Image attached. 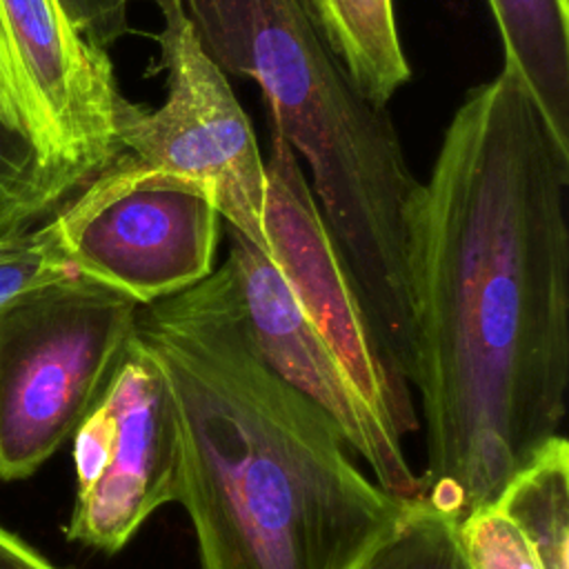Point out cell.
<instances>
[{"instance_id":"cell-1","label":"cell","mask_w":569,"mask_h":569,"mask_svg":"<svg viewBox=\"0 0 569 569\" xmlns=\"http://www.w3.org/2000/svg\"><path fill=\"white\" fill-rule=\"evenodd\" d=\"M569 147L500 69L467 91L405 211L420 500L462 520L556 436L569 389Z\"/></svg>"},{"instance_id":"cell-2","label":"cell","mask_w":569,"mask_h":569,"mask_svg":"<svg viewBox=\"0 0 569 569\" xmlns=\"http://www.w3.org/2000/svg\"><path fill=\"white\" fill-rule=\"evenodd\" d=\"M180 411L182 493L202 569H353L409 500L351 460L331 420L253 351L224 260L138 309Z\"/></svg>"},{"instance_id":"cell-3","label":"cell","mask_w":569,"mask_h":569,"mask_svg":"<svg viewBox=\"0 0 569 569\" xmlns=\"http://www.w3.org/2000/svg\"><path fill=\"white\" fill-rule=\"evenodd\" d=\"M180 2L211 60L260 87L271 129L305 158L327 229L407 376L405 211L418 180L387 109L356 89L302 0Z\"/></svg>"},{"instance_id":"cell-4","label":"cell","mask_w":569,"mask_h":569,"mask_svg":"<svg viewBox=\"0 0 569 569\" xmlns=\"http://www.w3.org/2000/svg\"><path fill=\"white\" fill-rule=\"evenodd\" d=\"M140 305L76 271L0 307V480L36 473L100 400Z\"/></svg>"},{"instance_id":"cell-5","label":"cell","mask_w":569,"mask_h":569,"mask_svg":"<svg viewBox=\"0 0 569 569\" xmlns=\"http://www.w3.org/2000/svg\"><path fill=\"white\" fill-rule=\"evenodd\" d=\"M164 69L158 109L124 102L118 144L156 173L198 187L229 229L269 256L264 236L267 171L253 129L227 76L202 49L180 0H151Z\"/></svg>"},{"instance_id":"cell-6","label":"cell","mask_w":569,"mask_h":569,"mask_svg":"<svg viewBox=\"0 0 569 569\" xmlns=\"http://www.w3.org/2000/svg\"><path fill=\"white\" fill-rule=\"evenodd\" d=\"M71 271L140 307L213 273L220 213L193 184L120 151L51 216Z\"/></svg>"},{"instance_id":"cell-7","label":"cell","mask_w":569,"mask_h":569,"mask_svg":"<svg viewBox=\"0 0 569 569\" xmlns=\"http://www.w3.org/2000/svg\"><path fill=\"white\" fill-rule=\"evenodd\" d=\"M76 502L67 538L102 553L182 493V427L171 382L136 336L73 433Z\"/></svg>"},{"instance_id":"cell-8","label":"cell","mask_w":569,"mask_h":569,"mask_svg":"<svg viewBox=\"0 0 569 569\" xmlns=\"http://www.w3.org/2000/svg\"><path fill=\"white\" fill-rule=\"evenodd\" d=\"M264 198L269 258L291 287L349 385L398 438L418 427L409 382L382 342L313 191L287 140L271 129Z\"/></svg>"},{"instance_id":"cell-9","label":"cell","mask_w":569,"mask_h":569,"mask_svg":"<svg viewBox=\"0 0 569 569\" xmlns=\"http://www.w3.org/2000/svg\"><path fill=\"white\" fill-rule=\"evenodd\" d=\"M229 233L227 262L256 356L331 420L349 451L371 467L373 480L385 491L402 500H420V478L405 456L402 438L358 398L271 258L242 233L233 229Z\"/></svg>"},{"instance_id":"cell-10","label":"cell","mask_w":569,"mask_h":569,"mask_svg":"<svg viewBox=\"0 0 569 569\" xmlns=\"http://www.w3.org/2000/svg\"><path fill=\"white\" fill-rule=\"evenodd\" d=\"M0 18L67 160L91 180L122 151L118 118L127 98L107 51L76 31L58 0H0Z\"/></svg>"},{"instance_id":"cell-11","label":"cell","mask_w":569,"mask_h":569,"mask_svg":"<svg viewBox=\"0 0 569 569\" xmlns=\"http://www.w3.org/2000/svg\"><path fill=\"white\" fill-rule=\"evenodd\" d=\"M87 180L38 107L0 18V229L51 216Z\"/></svg>"},{"instance_id":"cell-12","label":"cell","mask_w":569,"mask_h":569,"mask_svg":"<svg viewBox=\"0 0 569 569\" xmlns=\"http://www.w3.org/2000/svg\"><path fill=\"white\" fill-rule=\"evenodd\" d=\"M505 64L569 147V0H487Z\"/></svg>"},{"instance_id":"cell-13","label":"cell","mask_w":569,"mask_h":569,"mask_svg":"<svg viewBox=\"0 0 569 569\" xmlns=\"http://www.w3.org/2000/svg\"><path fill=\"white\" fill-rule=\"evenodd\" d=\"M302 4L356 89L371 104L387 109L411 78L393 0H302Z\"/></svg>"},{"instance_id":"cell-14","label":"cell","mask_w":569,"mask_h":569,"mask_svg":"<svg viewBox=\"0 0 569 569\" xmlns=\"http://www.w3.org/2000/svg\"><path fill=\"white\" fill-rule=\"evenodd\" d=\"M529 540L545 569H569V442L549 440L493 502Z\"/></svg>"},{"instance_id":"cell-15","label":"cell","mask_w":569,"mask_h":569,"mask_svg":"<svg viewBox=\"0 0 569 569\" xmlns=\"http://www.w3.org/2000/svg\"><path fill=\"white\" fill-rule=\"evenodd\" d=\"M353 569H469V565L458 540V520L425 500H409Z\"/></svg>"},{"instance_id":"cell-16","label":"cell","mask_w":569,"mask_h":569,"mask_svg":"<svg viewBox=\"0 0 569 569\" xmlns=\"http://www.w3.org/2000/svg\"><path fill=\"white\" fill-rule=\"evenodd\" d=\"M71 273L49 220L0 229V307L27 289Z\"/></svg>"},{"instance_id":"cell-17","label":"cell","mask_w":569,"mask_h":569,"mask_svg":"<svg viewBox=\"0 0 569 569\" xmlns=\"http://www.w3.org/2000/svg\"><path fill=\"white\" fill-rule=\"evenodd\" d=\"M469 569H545L522 531L491 502L458 520Z\"/></svg>"},{"instance_id":"cell-18","label":"cell","mask_w":569,"mask_h":569,"mask_svg":"<svg viewBox=\"0 0 569 569\" xmlns=\"http://www.w3.org/2000/svg\"><path fill=\"white\" fill-rule=\"evenodd\" d=\"M129 2L131 0H58L76 31L104 51L129 31Z\"/></svg>"},{"instance_id":"cell-19","label":"cell","mask_w":569,"mask_h":569,"mask_svg":"<svg viewBox=\"0 0 569 569\" xmlns=\"http://www.w3.org/2000/svg\"><path fill=\"white\" fill-rule=\"evenodd\" d=\"M0 569H58L22 538L0 525Z\"/></svg>"}]
</instances>
